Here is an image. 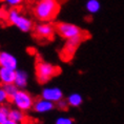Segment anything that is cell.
Masks as SVG:
<instances>
[{
	"label": "cell",
	"instance_id": "cell-20",
	"mask_svg": "<svg viewBox=\"0 0 124 124\" xmlns=\"http://www.w3.org/2000/svg\"><path fill=\"white\" fill-rule=\"evenodd\" d=\"M56 124H73V120L67 117H60L56 120Z\"/></svg>",
	"mask_w": 124,
	"mask_h": 124
},
{
	"label": "cell",
	"instance_id": "cell-16",
	"mask_svg": "<svg viewBox=\"0 0 124 124\" xmlns=\"http://www.w3.org/2000/svg\"><path fill=\"white\" fill-rule=\"evenodd\" d=\"M10 110H11V108L7 106V105H4V104L0 105V124H3L8 119Z\"/></svg>",
	"mask_w": 124,
	"mask_h": 124
},
{
	"label": "cell",
	"instance_id": "cell-12",
	"mask_svg": "<svg viewBox=\"0 0 124 124\" xmlns=\"http://www.w3.org/2000/svg\"><path fill=\"white\" fill-rule=\"evenodd\" d=\"M8 119H12V120H14V121H16V122L21 124L26 120V116H25V114H24L23 110L15 107V108H11L10 115H8Z\"/></svg>",
	"mask_w": 124,
	"mask_h": 124
},
{
	"label": "cell",
	"instance_id": "cell-8",
	"mask_svg": "<svg viewBox=\"0 0 124 124\" xmlns=\"http://www.w3.org/2000/svg\"><path fill=\"white\" fill-rule=\"evenodd\" d=\"M41 97L54 103H57L61 99H63V93L58 87H45L41 93Z\"/></svg>",
	"mask_w": 124,
	"mask_h": 124
},
{
	"label": "cell",
	"instance_id": "cell-11",
	"mask_svg": "<svg viewBox=\"0 0 124 124\" xmlns=\"http://www.w3.org/2000/svg\"><path fill=\"white\" fill-rule=\"evenodd\" d=\"M16 77V70L8 69V67H0V82L3 84L15 82Z\"/></svg>",
	"mask_w": 124,
	"mask_h": 124
},
{
	"label": "cell",
	"instance_id": "cell-21",
	"mask_svg": "<svg viewBox=\"0 0 124 124\" xmlns=\"http://www.w3.org/2000/svg\"><path fill=\"white\" fill-rule=\"evenodd\" d=\"M57 106H58V108H60V109H66V107L69 106V102H67V100L61 99L60 101L57 102Z\"/></svg>",
	"mask_w": 124,
	"mask_h": 124
},
{
	"label": "cell",
	"instance_id": "cell-14",
	"mask_svg": "<svg viewBox=\"0 0 124 124\" xmlns=\"http://www.w3.org/2000/svg\"><path fill=\"white\" fill-rule=\"evenodd\" d=\"M67 102H69V105L72 107H79L80 105L82 104L83 102V98L81 95L77 94V93H74V94H70L69 97H67Z\"/></svg>",
	"mask_w": 124,
	"mask_h": 124
},
{
	"label": "cell",
	"instance_id": "cell-5",
	"mask_svg": "<svg viewBox=\"0 0 124 124\" xmlns=\"http://www.w3.org/2000/svg\"><path fill=\"white\" fill-rule=\"evenodd\" d=\"M56 31L60 35L62 38L65 40L75 38V37L84 35L82 30L80 29L78 25L74 23H69V22H59L56 25Z\"/></svg>",
	"mask_w": 124,
	"mask_h": 124
},
{
	"label": "cell",
	"instance_id": "cell-10",
	"mask_svg": "<svg viewBox=\"0 0 124 124\" xmlns=\"http://www.w3.org/2000/svg\"><path fill=\"white\" fill-rule=\"evenodd\" d=\"M55 107V103L52 101H48L44 98H40L38 100L35 101L34 103V106H33V109L38 114H45V113H48L51 111L53 108Z\"/></svg>",
	"mask_w": 124,
	"mask_h": 124
},
{
	"label": "cell",
	"instance_id": "cell-15",
	"mask_svg": "<svg viewBox=\"0 0 124 124\" xmlns=\"http://www.w3.org/2000/svg\"><path fill=\"white\" fill-rule=\"evenodd\" d=\"M101 4L98 0H87L85 4V8L89 14H96L100 11Z\"/></svg>",
	"mask_w": 124,
	"mask_h": 124
},
{
	"label": "cell",
	"instance_id": "cell-18",
	"mask_svg": "<svg viewBox=\"0 0 124 124\" xmlns=\"http://www.w3.org/2000/svg\"><path fill=\"white\" fill-rule=\"evenodd\" d=\"M8 100H10V97L7 94V92L4 91L3 85L0 86V105L4 104L5 102H8Z\"/></svg>",
	"mask_w": 124,
	"mask_h": 124
},
{
	"label": "cell",
	"instance_id": "cell-1",
	"mask_svg": "<svg viewBox=\"0 0 124 124\" xmlns=\"http://www.w3.org/2000/svg\"><path fill=\"white\" fill-rule=\"evenodd\" d=\"M60 12V4L58 0H38L34 8V15L43 22L54 20Z\"/></svg>",
	"mask_w": 124,
	"mask_h": 124
},
{
	"label": "cell",
	"instance_id": "cell-17",
	"mask_svg": "<svg viewBox=\"0 0 124 124\" xmlns=\"http://www.w3.org/2000/svg\"><path fill=\"white\" fill-rule=\"evenodd\" d=\"M3 88H4V91L7 92V94L8 95V97H10V100H11V98L13 97V96L20 89L16 84H15V83H8V84H3Z\"/></svg>",
	"mask_w": 124,
	"mask_h": 124
},
{
	"label": "cell",
	"instance_id": "cell-23",
	"mask_svg": "<svg viewBox=\"0 0 124 124\" xmlns=\"http://www.w3.org/2000/svg\"><path fill=\"white\" fill-rule=\"evenodd\" d=\"M4 17H5V14H4L3 10H2V8H0V20H2Z\"/></svg>",
	"mask_w": 124,
	"mask_h": 124
},
{
	"label": "cell",
	"instance_id": "cell-7",
	"mask_svg": "<svg viewBox=\"0 0 124 124\" xmlns=\"http://www.w3.org/2000/svg\"><path fill=\"white\" fill-rule=\"evenodd\" d=\"M55 34V27L49 22L39 23L35 26V35L40 39H51Z\"/></svg>",
	"mask_w": 124,
	"mask_h": 124
},
{
	"label": "cell",
	"instance_id": "cell-9",
	"mask_svg": "<svg viewBox=\"0 0 124 124\" xmlns=\"http://www.w3.org/2000/svg\"><path fill=\"white\" fill-rule=\"evenodd\" d=\"M18 65L17 58L8 52H0V67L16 70Z\"/></svg>",
	"mask_w": 124,
	"mask_h": 124
},
{
	"label": "cell",
	"instance_id": "cell-2",
	"mask_svg": "<svg viewBox=\"0 0 124 124\" xmlns=\"http://www.w3.org/2000/svg\"><path fill=\"white\" fill-rule=\"evenodd\" d=\"M5 19L10 24L18 27L21 32L29 33L33 30V21L26 16H23L17 8H11L5 13Z\"/></svg>",
	"mask_w": 124,
	"mask_h": 124
},
{
	"label": "cell",
	"instance_id": "cell-6",
	"mask_svg": "<svg viewBox=\"0 0 124 124\" xmlns=\"http://www.w3.org/2000/svg\"><path fill=\"white\" fill-rule=\"evenodd\" d=\"M83 39H84V35H81V36L75 37V38L66 40V43L64 44L63 49H62V53H61L62 59H63L64 61L70 60V59L73 57L74 54L76 53L77 47H78L79 44L82 42Z\"/></svg>",
	"mask_w": 124,
	"mask_h": 124
},
{
	"label": "cell",
	"instance_id": "cell-22",
	"mask_svg": "<svg viewBox=\"0 0 124 124\" xmlns=\"http://www.w3.org/2000/svg\"><path fill=\"white\" fill-rule=\"evenodd\" d=\"M3 124H20V123H18V122H16V121H14V120H12V119H8Z\"/></svg>",
	"mask_w": 124,
	"mask_h": 124
},
{
	"label": "cell",
	"instance_id": "cell-3",
	"mask_svg": "<svg viewBox=\"0 0 124 124\" xmlns=\"http://www.w3.org/2000/svg\"><path fill=\"white\" fill-rule=\"evenodd\" d=\"M59 73V67L55 66L54 64L48 63V62L39 60L36 63V77L39 83L45 84L52 78L57 76Z\"/></svg>",
	"mask_w": 124,
	"mask_h": 124
},
{
	"label": "cell",
	"instance_id": "cell-4",
	"mask_svg": "<svg viewBox=\"0 0 124 124\" xmlns=\"http://www.w3.org/2000/svg\"><path fill=\"white\" fill-rule=\"evenodd\" d=\"M12 103L14 104L15 107L19 108L23 111H27L32 109L34 106V98L29 92L24 91V89H19L13 97L11 98Z\"/></svg>",
	"mask_w": 124,
	"mask_h": 124
},
{
	"label": "cell",
	"instance_id": "cell-24",
	"mask_svg": "<svg viewBox=\"0 0 124 124\" xmlns=\"http://www.w3.org/2000/svg\"><path fill=\"white\" fill-rule=\"evenodd\" d=\"M21 124H34L33 121H31V120H25L24 122H22Z\"/></svg>",
	"mask_w": 124,
	"mask_h": 124
},
{
	"label": "cell",
	"instance_id": "cell-13",
	"mask_svg": "<svg viewBox=\"0 0 124 124\" xmlns=\"http://www.w3.org/2000/svg\"><path fill=\"white\" fill-rule=\"evenodd\" d=\"M27 74L23 70H16V77H15V84H16L20 89L24 88L27 85Z\"/></svg>",
	"mask_w": 124,
	"mask_h": 124
},
{
	"label": "cell",
	"instance_id": "cell-19",
	"mask_svg": "<svg viewBox=\"0 0 124 124\" xmlns=\"http://www.w3.org/2000/svg\"><path fill=\"white\" fill-rule=\"evenodd\" d=\"M3 2L11 8H18L19 5L22 4L23 0H3Z\"/></svg>",
	"mask_w": 124,
	"mask_h": 124
}]
</instances>
